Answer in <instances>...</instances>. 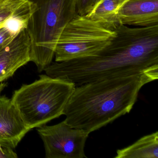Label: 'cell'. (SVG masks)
I'll use <instances>...</instances> for the list:
<instances>
[{
    "label": "cell",
    "instance_id": "14",
    "mask_svg": "<svg viewBox=\"0 0 158 158\" xmlns=\"http://www.w3.org/2000/svg\"><path fill=\"white\" fill-rule=\"evenodd\" d=\"M16 36L5 27H0V48L9 44Z\"/></svg>",
    "mask_w": 158,
    "mask_h": 158
},
{
    "label": "cell",
    "instance_id": "2",
    "mask_svg": "<svg viewBox=\"0 0 158 158\" xmlns=\"http://www.w3.org/2000/svg\"><path fill=\"white\" fill-rule=\"evenodd\" d=\"M158 78V69H154L76 86L64 111V120L90 134L129 113L141 88Z\"/></svg>",
    "mask_w": 158,
    "mask_h": 158
},
{
    "label": "cell",
    "instance_id": "9",
    "mask_svg": "<svg viewBox=\"0 0 158 158\" xmlns=\"http://www.w3.org/2000/svg\"><path fill=\"white\" fill-rule=\"evenodd\" d=\"M120 24L141 27L158 25V0H128L118 13Z\"/></svg>",
    "mask_w": 158,
    "mask_h": 158
},
{
    "label": "cell",
    "instance_id": "16",
    "mask_svg": "<svg viewBox=\"0 0 158 158\" xmlns=\"http://www.w3.org/2000/svg\"><path fill=\"white\" fill-rule=\"evenodd\" d=\"M5 85H6L5 84H1L0 85V90H2L5 87Z\"/></svg>",
    "mask_w": 158,
    "mask_h": 158
},
{
    "label": "cell",
    "instance_id": "13",
    "mask_svg": "<svg viewBox=\"0 0 158 158\" xmlns=\"http://www.w3.org/2000/svg\"><path fill=\"white\" fill-rule=\"evenodd\" d=\"M99 0H76L77 12L81 16H86Z\"/></svg>",
    "mask_w": 158,
    "mask_h": 158
},
{
    "label": "cell",
    "instance_id": "12",
    "mask_svg": "<svg viewBox=\"0 0 158 158\" xmlns=\"http://www.w3.org/2000/svg\"><path fill=\"white\" fill-rule=\"evenodd\" d=\"M30 3L28 0H0V18H8L22 12Z\"/></svg>",
    "mask_w": 158,
    "mask_h": 158
},
{
    "label": "cell",
    "instance_id": "3",
    "mask_svg": "<svg viewBox=\"0 0 158 158\" xmlns=\"http://www.w3.org/2000/svg\"><path fill=\"white\" fill-rule=\"evenodd\" d=\"M76 85L47 75L14 93L12 102L30 130L40 127L63 114Z\"/></svg>",
    "mask_w": 158,
    "mask_h": 158
},
{
    "label": "cell",
    "instance_id": "1",
    "mask_svg": "<svg viewBox=\"0 0 158 158\" xmlns=\"http://www.w3.org/2000/svg\"><path fill=\"white\" fill-rule=\"evenodd\" d=\"M114 30L111 42L98 54L52 62L44 70L46 74L78 86L158 69V25L131 28L121 24Z\"/></svg>",
    "mask_w": 158,
    "mask_h": 158
},
{
    "label": "cell",
    "instance_id": "6",
    "mask_svg": "<svg viewBox=\"0 0 158 158\" xmlns=\"http://www.w3.org/2000/svg\"><path fill=\"white\" fill-rule=\"evenodd\" d=\"M37 130L44 143L46 158H87L85 145L89 134L85 130L72 127L65 120Z\"/></svg>",
    "mask_w": 158,
    "mask_h": 158
},
{
    "label": "cell",
    "instance_id": "17",
    "mask_svg": "<svg viewBox=\"0 0 158 158\" xmlns=\"http://www.w3.org/2000/svg\"><path fill=\"white\" fill-rule=\"evenodd\" d=\"M29 1H35V0H29Z\"/></svg>",
    "mask_w": 158,
    "mask_h": 158
},
{
    "label": "cell",
    "instance_id": "5",
    "mask_svg": "<svg viewBox=\"0 0 158 158\" xmlns=\"http://www.w3.org/2000/svg\"><path fill=\"white\" fill-rule=\"evenodd\" d=\"M115 30L77 14L60 36L54 52L55 61H67L96 55L111 42Z\"/></svg>",
    "mask_w": 158,
    "mask_h": 158
},
{
    "label": "cell",
    "instance_id": "18",
    "mask_svg": "<svg viewBox=\"0 0 158 158\" xmlns=\"http://www.w3.org/2000/svg\"><path fill=\"white\" fill-rule=\"evenodd\" d=\"M2 90H0V93H1V92Z\"/></svg>",
    "mask_w": 158,
    "mask_h": 158
},
{
    "label": "cell",
    "instance_id": "15",
    "mask_svg": "<svg viewBox=\"0 0 158 158\" xmlns=\"http://www.w3.org/2000/svg\"><path fill=\"white\" fill-rule=\"evenodd\" d=\"M17 154L13 149L5 147L0 144V158H16Z\"/></svg>",
    "mask_w": 158,
    "mask_h": 158
},
{
    "label": "cell",
    "instance_id": "10",
    "mask_svg": "<svg viewBox=\"0 0 158 158\" xmlns=\"http://www.w3.org/2000/svg\"><path fill=\"white\" fill-rule=\"evenodd\" d=\"M128 0H99L86 17L105 28L114 30L120 23L118 13Z\"/></svg>",
    "mask_w": 158,
    "mask_h": 158
},
{
    "label": "cell",
    "instance_id": "4",
    "mask_svg": "<svg viewBox=\"0 0 158 158\" xmlns=\"http://www.w3.org/2000/svg\"><path fill=\"white\" fill-rule=\"evenodd\" d=\"M33 2L36 9L26 29L31 41L30 61L41 72L52 62L61 34L77 14L76 0Z\"/></svg>",
    "mask_w": 158,
    "mask_h": 158
},
{
    "label": "cell",
    "instance_id": "7",
    "mask_svg": "<svg viewBox=\"0 0 158 158\" xmlns=\"http://www.w3.org/2000/svg\"><path fill=\"white\" fill-rule=\"evenodd\" d=\"M30 50L31 41L26 29L20 32L9 44L0 48V83L30 62Z\"/></svg>",
    "mask_w": 158,
    "mask_h": 158
},
{
    "label": "cell",
    "instance_id": "11",
    "mask_svg": "<svg viewBox=\"0 0 158 158\" xmlns=\"http://www.w3.org/2000/svg\"><path fill=\"white\" fill-rule=\"evenodd\" d=\"M115 158H158V132L140 138L132 145L117 150Z\"/></svg>",
    "mask_w": 158,
    "mask_h": 158
},
{
    "label": "cell",
    "instance_id": "8",
    "mask_svg": "<svg viewBox=\"0 0 158 158\" xmlns=\"http://www.w3.org/2000/svg\"><path fill=\"white\" fill-rule=\"evenodd\" d=\"M29 130L11 100L0 96V144L13 149Z\"/></svg>",
    "mask_w": 158,
    "mask_h": 158
}]
</instances>
